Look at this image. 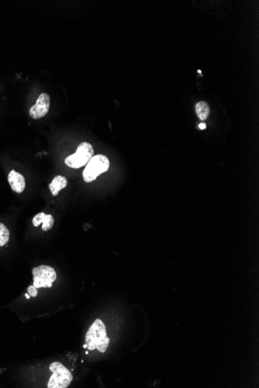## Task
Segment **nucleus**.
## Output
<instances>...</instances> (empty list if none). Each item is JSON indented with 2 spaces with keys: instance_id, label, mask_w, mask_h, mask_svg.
Segmentation results:
<instances>
[{
  "instance_id": "2",
  "label": "nucleus",
  "mask_w": 259,
  "mask_h": 388,
  "mask_svg": "<svg viewBox=\"0 0 259 388\" xmlns=\"http://www.w3.org/2000/svg\"><path fill=\"white\" fill-rule=\"evenodd\" d=\"M109 167L110 160L107 157L103 154L95 155L92 158L83 171V179L86 182H94L99 175L108 171Z\"/></svg>"
},
{
  "instance_id": "5",
  "label": "nucleus",
  "mask_w": 259,
  "mask_h": 388,
  "mask_svg": "<svg viewBox=\"0 0 259 388\" xmlns=\"http://www.w3.org/2000/svg\"><path fill=\"white\" fill-rule=\"evenodd\" d=\"M34 275V286L36 288H52L53 283L57 278V274L49 266L41 265L32 270Z\"/></svg>"
},
{
  "instance_id": "1",
  "label": "nucleus",
  "mask_w": 259,
  "mask_h": 388,
  "mask_svg": "<svg viewBox=\"0 0 259 388\" xmlns=\"http://www.w3.org/2000/svg\"><path fill=\"white\" fill-rule=\"evenodd\" d=\"M86 344L87 349H97L100 353H105L110 344L107 337L106 328L102 320L97 319L90 327L86 335Z\"/></svg>"
},
{
  "instance_id": "4",
  "label": "nucleus",
  "mask_w": 259,
  "mask_h": 388,
  "mask_svg": "<svg viewBox=\"0 0 259 388\" xmlns=\"http://www.w3.org/2000/svg\"><path fill=\"white\" fill-rule=\"evenodd\" d=\"M94 148L90 143L83 142L78 145L76 152L67 157L65 163L68 167L71 168H79L89 163L92 158L94 157Z\"/></svg>"
},
{
  "instance_id": "11",
  "label": "nucleus",
  "mask_w": 259,
  "mask_h": 388,
  "mask_svg": "<svg viewBox=\"0 0 259 388\" xmlns=\"http://www.w3.org/2000/svg\"><path fill=\"white\" fill-rule=\"evenodd\" d=\"M10 240V231L6 226L0 223V247L7 244Z\"/></svg>"
},
{
  "instance_id": "10",
  "label": "nucleus",
  "mask_w": 259,
  "mask_h": 388,
  "mask_svg": "<svg viewBox=\"0 0 259 388\" xmlns=\"http://www.w3.org/2000/svg\"><path fill=\"white\" fill-rule=\"evenodd\" d=\"M196 113L198 117L200 118V120H207V118L209 117L211 114V109L209 105L204 101H201L196 103Z\"/></svg>"
},
{
  "instance_id": "7",
  "label": "nucleus",
  "mask_w": 259,
  "mask_h": 388,
  "mask_svg": "<svg viewBox=\"0 0 259 388\" xmlns=\"http://www.w3.org/2000/svg\"><path fill=\"white\" fill-rule=\"evenodd\" d=\"M8 182L12 190L17 193H22L26 187L24 177L14 170H12L8 175Z\"/></svg>"
},
{
  "instance_id": "6",
  "label": "nucleus",
  "mask_w": 259,
  "mask_h": 388,
  "mask_svg": "<svg viewBox=\"0 0 259 388\" xmlns=\"http://www.w3.org/2000/svg\"><path fill=\"white\" fill-rule=\"evenodd\" d=\"M50 98L47 93H42L38 97L35 104L30 109V116L33 119H38L44 117L50 110Z\"/></svg>"
},
{
  "instance_id": "12",
  "label": "nucleus",
  "mask_w": 259,
  "mask_h": 388,
  "mask_svg": "<svg viewBox=\"0 0 259 388\" xmlns=\"http://www.w3.org/2000/svg\"><path fill=\"white\" fill-rule=\"evenodd\" d=\"M27 292H28L29 296L30 297H35L38 296V288H36L34 285H30L27 288Z\"/></svg>"
},
{
  "instance_id": "15",
  "label": "nucleus",
  "mask_w": 259,
  "mask_h": 388,
  "mask_svg": "<svg viewBox=\"0 0 259 388\" xmlns=\"http://www.w3.org/2000/svg\"><path fill=\"white\" fill-rule=\"evenodd\" d=\"M83 348H85V349H87V345H86V344H84V345H83Z\"/></svg>"
},
{
  "instance_id": "8",
  "label": "nucleus",
  "mask_w": 259,
  "mask_h": 388,
  "mask_svg": "<svg viewBox=\"0 0 259 388\" xmlns=\"http://www.w3.org/2000/svg\"><path fill=\"white\" fill-rule=\"evenodd\" d=\"M32 222H33V225L35 227H39L42 223V229L44 231H48L54 226V217L50 214L47 215L44 212H41L34 216Z\"/></svg>"
},
{
  "instance_id": "9",
  "label": "nucleus",
  "mask_w": 259,
  "mask_h": 388,
  "mask_svg": "<svg viewBox=\"0 0 259 388\" xmlns=\"http://www.w3.org/2000/svg\"><path fill=\"white\" fill-rule=\"evenodd\" d=\"M68 184V180L66 177L62 175L55 176L53 179L52 182L49 184L50 192L53 196H57L61 190L66 188Z\"/></svg>"
},
{
  "instance_id": "3",
  "label": "nucleus",
  "mask_w": 259,
  "mask_h": 388,
  "mask_svg": "<svg viewBox=\"0 0 259 388\" xmlns=\"http://www.w3.org/2000/svg\"><path fill=\"white\" fill-rule=\"evenodd\" d=\"M49 369L53 374L49 379L47 388H66L70 385L73 376L63 364L59 362L53 363L50 364Z\"/></svg>"
},
{
  "instance_id": "14",
  "label": "nucleus",
  "mask_w": 259,
  "mask_h": 388,
  "mask_svg": "<svg viewBox=\"0 0 259 388\" xmlns=\"http://www.w3.org/2000/svg\"><path fill=\"white\" fill-rule=\"evenodd\" d=\"M25 296H26V297L27 299H29L30 297V296H29V294H25Z\"/></svg>"
},
{
  "instance_id": "13",
  "label": "nucleus",
  "mask_w": 259,
  "mask_h": 388,
  "mask_svg": "<svg viewBox=\"0 0 259 388\" xmlns=\"http://www.w3.org/2000/svg\"><path fill=\"white\" fill-rule=\"evenodd\" d=\"M198 127H199L200 130H205V129L207 128V125H206L205 123H202L199 124Z\"/></svg>"
}]
</instances>
